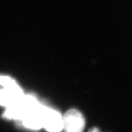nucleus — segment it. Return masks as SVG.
I'll return each mask as SVG.
<instances>
[{
  "label": "nucleus",
  "mask_w": 132,
  "mask_h": 132,
  "mask_svg": "<svg viewBox=\"0 0 132 132\" xmlns=\"http://www.w3.org/2000/svg\"><path fill=\"white\" fill-rule=\"evenodd\" d=\"M40 103L34 95H24L19 102L6 108L3 117L7 119L21 121L31 110Z\"/></svg>",
  "instance_id": "obj_1"
},
{
  "label": "nucleus",
  "mask_w": 132,
  "mask_h": 132,
  "mask_svg": "<svg viewBox=\"0 0 132 132\" xmlns=\"http://www.w3.org/2000/svg\"><path fill=\"white\" fill-rule=\"evenodd\" d=\"M85 125L83 116L76 109H70L63 116V130L65 132H82Z\"/></svg>",
  "instance_id": "obj_2"
},
{
  "label": "nucleus",
  "mask_w": 132,
  "mask_h": 132,
  "mask_svg": "<svg viewBox=\"0 0 132 132\" xmlns=\"http://www.w3.org/2000/svg\"><path fill=\"white\" fill-rule=\"evenodd\" d=\"M44 128L48 132H61L63 130V116L56 110L45 106Z\"/></svg>",
  "instance_id": "obj_3"
},
{
  "label": "nucleus",
  "mask_w": 132,
  "mask_h": 132,
  "mask_svg": "<svg viewBox=\"0 0 132 132\" xmlns=\"http://www.w3.org/2000/svg\"><path fill=\"white\" fill-rule=\"evenodd\" d=\"M45 105L40 103L29 112L21 121L24 127L37 130L44 128V114Z\"/></svg>",
  "instance_id": "obj_4"
},
{
  "label": "nucleus",
  "mask_w": 132,
  "mask_h": 132,
  "mask_svg": "<svg viewBox=\"0 0 132 132\" xmlns=\"http://www.w3.org/2000/svg\"><path fill=\"white\" fill-rule=\"evenodd\" d=\"M24 95L23 90L14 91L0 88V105L9 108L19 102Z\"/></svg>",
  "instance_id": "obj_5"
},
{
  "label": "nucleus",
  "mask_w": 132,
  "mask_h": 132,
  "mask_svg": "<svg viewBox=\"0 0 132 132\" xmlns=\"http://www.w3.org/2000/svg\"><path fill=\"white\" fill-rule=\"evenodd\" d=\"M0 86H1L3 88L14 91L22 90V89L20 87L17 82L14 79L7 76L0 75Z\"/></svg>",
  "instance_id": "obj_6"
},
{
  "label": "nucleus",
  "mask_w": 132,
  "mask_h": 132,
  "mask_svg": "<svg viewBox=\"0 0 132 132\" xmlns=\"http://www.w3.org/2000/svg\"><path fill=\"white\" fill-rule=\"evenodd\" d=\"M90 132H100V130L98 128H96V127H94L93 128H92L91 130H90Z\"/></svg>",
  "instance_id": "obj_7"
}]
</instances>
